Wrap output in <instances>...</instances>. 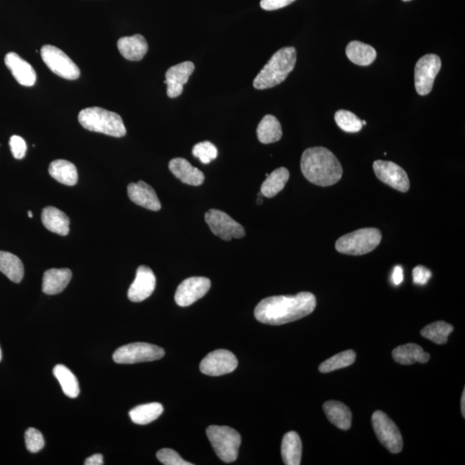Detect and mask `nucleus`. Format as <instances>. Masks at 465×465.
Masks as SVG:
<instances>
[{
	"instance_id": "32",
	"label": "nucleus",
	"mask_w": 465,
	"mask_h": 465,
	"mask_svg": "<svg viewBox=\"0 0 465 465\" xmlns=\"http://www.w3.org/2000/svg\"><path fill=\"white\" fill-rule=\"evenodd\" d=\"M62 386L64 394L70 398H76L80 395V385L76 375L63 365H55L53 371Z\"/></svg>"
},
{
	"instance_id": "20",
	"label": "nucleus",
	"mask_w": 465,
	"mask_h": 465,
	"mask_svg": "<svg viewBox=\"0 0 465 465\" xmlns=\"http://www.w3.org/2000/svg\"><path fill=\"white\" fill-rule=\"evenodd\" d=\"M117 48L124 58L132 62L143 60L148 51L147 41L139 34L120 38L117 42Z\"/></svg>"
},
{
	"instance_id": "24",
	"label": "nucleus",
	"mask_w": 465,
	"mask_h": 465,
	"mask_svg": "<svg viewBox=\"0 0 465 465\" xmlns=\"http://www.w3.org/2000/svg\"><path fill=\"white\" fill-rule=\"evenodd\" d=\"M326 417L335 427L342 430H349L351 425V412L345 404L337 401H328L323 405Z\"/></svg>"
},
{
	"instance_id": "49",
	"label": "nucleus",
	"mask_w": 465,
	"mask_h": 465,
	"mask_svg": "<svg viewBox=\"0 0 465 465\" xmlns=\"http://www.w3.org/2000/svg\"><path fill=\"white\" fill-rule=\"evenodd\" d=\"M403 1H410V0H403Z\"/></svg>"
},
{
	"instance_id": "34",
	"label": "nucleus",
	"mask_w": 465,
	"mask_h": 465,
	"mask_svg": "<svg viewBox=\"0 0 465 465\" xmlns=\"http://www.w3.org/2000/svg\"><path fill=\"white\" fill-rule=\"evenodd\" d=\"M355 360H356V353L354 351H344L323 362L319 367V371L322 374H328V372L340 370V369L349 367L354 363Z\"/></svg>"
},
{
	"instance_id": "36",
	"label": "nucleus",
	"mask_w": 465,
	"mask_h": 465,
	"mask_svg": "<svg viewBox=\"0 0 465 465\" xmlns=\"http://www.w3.org/2000/svg\"><path fill=\"white\" fill-rule=\"evenodd\" d=\"M193 154L203 164H209L218 157V150L211 141H203L194 146Z\"/></svg>"
},
{
	"instance_id": "30",
	"label": "nucleus",
	"mask_w": 465,
	"mask_h": 465,
	"mask_svg": "<svg viewBox=\"0 0 465 465\" xmlns=\"http://www.w3.org/2000/svg\"><path fill=\"white\" fill-rule=\"evenodd\" d=\"M290 179V172L286 168L274 170L271 175L266 177L262 184L261 193L263 196L272 198L278 195L285 188Z\"/></svg>"
},
{
	"instance_id": "27",
	"label": "nucleus",
	"mask_w": 465,
	"mask_h": 465,
	"mask_svg": "<svg viewBox=\"0 0 465 465\" xmlns=\"http://www.w3.org/2000/svg\"><path fill=\"white\" fill-rule=\"evenodd\" d=\"M346 54L351 62L362 67L371 65L377 58V51L374 47L358 41L347 45Z\"/></svg>"
},
{
	"instance_id": "28",
	"label": "nucleus",
	"mask_w": 465,
	"mask_h": 465,
	"mask_svg": "<svg viewBox=\"0 0 465 465\" xmlns=\"http://www.w3.org/2000/svg\"><path fill=\"white\" fill-rule=\"evenodd\" d=\"M49 175L58 182L66 186H76L78 182L76 166L65 159H58L51 162L49 168Z\"/></svg>"
},
{
	"instance_id": "13",
	"label": "nucleus",
	"mask_w": 465,
	"mask_h": 465,
	"mask_svg": "<svg viewBox=\"0 0 465 465\" xmlns=\"http://www.w3.org/2000/svg\"><path fill=\"white\" fill-rule=\"evenodd\" d=\"M376 176L383 183L393 189L407 193L410 188V181L405 170L392 161H376L374 163Z\"/></svg>"
},
{
	"instance_id": "42",
	"label": "nucleus",
	"mask_w": 465,
	"mask_h": 465,
	"mask_svg": "<svg viewBox=\"0 0 465 465\" xmlns=\"http://www.w3.org/2000/svg\"><path fill=\"white\" fill-rule=\"evenodd\" d=\"M404 279L403 270L402 266L396 265L392 272V282L396 286H398L403 283Z\"/></svg>"
},
{
	"instance_id": "23",
	"label": "nucleus",
	"mask_w": 465,
	"mask_h": 465,
	"mask_svg": "<svg viewBox=\"0 0 465 465\" xmlns=\"http://www.w3.org/2000/svg\"><path fill=\"white\" fill-rule=\"evenodd\" d=\"M392 357L397 363L404 365H413L417 362L425 364L430 360V355L425 353L421 346L414 343L397 346L392 351Z\"/></svg>"
},
{
	"instance_id": "7",
	"label": "nucleus",
	"mask_w": 465,
	"mask_h": 465,
	"mask_svg": "<svg viewBox=\"0 0 465 465\" xmlns=\"http://www.w3.org/2000/svg\"><path fill=\"white\" fill-rule=\"evenodd\" d=\"M165 351L152 344L137 342L121 346L113 354L117 364L131 365L161 360Z\"/></svg>"
},
{
	"instance_id": "22",
	"label": "nucleus",
	"mask_w": 465,
	"mask_h": 465,
	"mask_svg": "<svg viewBox=\"0 0 465 465\" xmlns=\"http://www.w3.org/2000/svg\"><path fill=\"white\" fill-rule=\"evenodd\" d=\"M42 221L49 231L62 236H66L69 233V218L58 208L49 206L42 209Z\"/></svg>"
},
{
	"instance_id": "11",
	"label": "nucleus",
	"mask_w": 465,
	"mask_h": 465,
	"mask_svg": "<svg viewBox=\"0 0 465 465\" xmlns=\"http://www.w3.org/2000/svg\"><path fill=\"white\" fill-rule=\"evenodd\" d=\"M440 69L441 60L437 55H425L418 60L414 69V84L419 95L430 94Z\"/></svg>"
},
{
	"instance_id": "16",
	"label": "nucleus",
	"mask_w": 465,
	"mask_h": 465,
	"mask_svg": "<svg viewBox=\"0 0 465 465\" xmlns=\"http://www.w3.org/2000/svg\"><path fill=\"white\" fill-rule=\"evenodd\" d=\"M195 65L191 62H184L170 67L166 73L165 84L168 86V96L170 98L179 97L182 94L184 85L193 74Z\"/></svg>"
},
{
	"instance_id": "33",
	"label": "nucleus",
	"mask_w": 465,
	"mask_h": 465,
	"mask_svg": "<svg viewBox=\"0 0 465 465\" xmlns=\"http://www.w3.org/2000/svg\"><path fill=\"white\" fill-rule=\"evenodd\" d=\"M453 326L445 322H436L425 326L421 330V335L431 342L444 345L448 340V337L453 331Z\"/></svg>"
},
{
	"instance_id": "8",
	"label": "nucleus",
	"mask_w": 465,
	"mask_h": 465,
	"mask_svg": "<svg viewBox=\"0 0 465 465\" xmlns=\"http://www.w3.org/2000/svg\"><path fill=\"white\" fill-rule=\"evenodd\" d=\"M42 60L56 76L63 79L73 80L80 76V71L76 63L65 53L52 45H44L41 49Z\"/></svg>"
},
{
	"instance_id": "37",
	"label": "nucleus",
	"mask_w": 465,
	"mask_h": 465,
	"mask_svg": "<svg viewBox=\"0 0 465 465\" xmlns=\"http://www.w3.org/2000/svg\"><path fill=\"white\" fill-rule=\"evenodd\" d=\"M26 444L29 452L37 453L44 448L45 440L40 431H38L37 429L30 428L26 432Z\"/></svg>"
},
{
	"instance_id": "35",
	"label": "nucleus",
	"mask_w": 465,
	"mask_h": 465,
	"mask_svg": "<svg viewBox=\"0 0 465 465\" xmlns=\"http://www.w3.org/2000/svg\"><path fill=\"white\" fill-rule=\"evenodd\" d=\"M335 122L340 129L347 133L360 132L363 128L362 121L354 113L340 109L335 113Z\"/></svg>"
},
{
	"instance_id": "31",
	"label": "nucleus",
	"mask_w": 465,
	"mask_h": 465,
	"mask_svg": "<svg viewBox=\"0 0 465 465\" xmlns=\"http://www.w3.org/2000/svg\"><path fill=\"white\" fill-rule=\"evenodd\" d=\"M164 411V407L159 403L143 404L134 407L130 411V417L134 423L147 425L158 419Z\"/></svg>"
},
{
	"instance_id": "26",
	"label": "nucleus",
	"mask_w": 465,
	"mask_h": 465,
	"mask_svg": "<svg viewBox=\"0 0 465 465\" xmlns=\"http://www.w3.org/2000/svg\"><path fill=\"white\" fill-rule=\"evenodd\" d=\"M257 136L263 144L274 143L281 139L283 131L279 119L272 115L263 117L257 128Z\"/></svg>"
},
{
	"instance_id": "17",
	"label": "nucleus",
	"mask_w": 465,
	"mask_h": 465,
	"mask_svg": "<svg viewBox=\"0 0 465 465\" xmlns=\"http://www.w3.org/2000/svg\"><path fill=\"white\" fill-rule=\"evenodd\" d=\"M128 195L133 203L141 207L152 211H159L161 209V201L159 200L155 191L143 181L130 184L128 186Z\"/></svg>"
},
{
	"instance_id": "47",
	"label": "nucleus",
	"mask_w": 465,
	"mask_h": 465,
	"mask_svg": "<svg viewBox=\"0 0 465 465\" xmlns=\"http://www.w3.org/2000/svg\"><path fill=\"white\" fill-rule=\"evenodd\" d=\"M2 360V351L1 349H0V361Z\"/></svg>"
},
{
	"instance_id": "1",
	"label": "nucleus",
	"mask_w": 465,
	"mask_h": 465,
	"mask_svg": "<svg viewBox=\"0 0 465 465\" xmlns=\"http://www.w3.org/2000/svg\"><path fill=\"white\" fill-rule=\"evenodd\" d=\"M317 298L310 292L295 296H274L265 298L255 308V318L268 325H283L300 320L313 313Z\"/></svg>"
},
{
	"instance_id": "40",
	"label": "nucleus",
	"mask_w": 465,
	"mask_h": 465,
	"mask_svg": "<svg viewBox=\"0 0 465 465\" xmlns=\"http://www.w3.org/2000/svg\"><path fill=\"white\" fill-rule=\"evenodd\" d=\"M432 277L430 270L423 265H418L413 270L414 283L419 286H425Z\"/></svg>"
},
{
	"instance_id": "45",
	"label": "nucleus",
	"mask_w": 465,
	"mask_h": 465,
	"mask_svg": "<svg viewBox=\"0 0 465 465\" xmlns=\"http://www.w3.org/2000/svg\"><path fill=\"white\" fill-rule=\"evenodd\" d=\"M262 203H263V200H262V198H260V197H258V200H257V204H258V205H261V204H262Z\"/></svg>"
},
{
	"instance_id": "38",
	"label": "nucleus",
	"mask_w": 465,
	"mask_h": 465,
	"mask_svg": "<svg viewBox=\"0 0 465 465\" xmlns=\"http://www.w3.org/2000/svg\"><path fill=\"white\" fill-rule=\"evenodd\" d=\"M157 459L159 462L165 465H193L190 462L184 460L179 456V454L176 453L175 450L164 448L159 450L157 454Z\"/></svg>"
},
{
	"instance_id": "21",
	"label": "nucleus",
	"mask_w": 465,
	"mask_h": 465,
	"mask_svg": "<svg viewBox=\"0 0 465 465\" xmlns=\"http://www.w3.org/2000/svg\"><path fill=\"white\" fill-rule=\"evenodd\" d=\"M69 269H49L42 279V291L47 295H56L66 289L72 279Z\"/></svg>"
},
{
	"instance_id": "9",
	"label": "nucleus",
	"mask_w": 465,
	"mask_h": 465,
	"mask_svg": "<svg viewBox=\"0 0 465 465\" xmlns=\"http://www.w3.org/2000/svg\"><path fill=\"white\" fill-rule=\"evenodd\" d=\"M371 420L379 441L392 453L402 452L403 437L395 422L382 411H376Z\"/></svg>"
},
{
	"instance_id": "10",
	"label": "nucleus",
	"mask_w": 465,
	"mask_h": 465,
	"mask_svg": "<svg viewBox=\"0 0 465 465\" xmlns=\"http://www.w3.org/2000/svg\"><path fill=\"white\" fill-rule=\"evenodd\" d=\"M204 218L211 232L223 240L229 241L233 238L240 239L246 234L243 227L239 222L219 209H209L206 213Z\"/></svg>"
},
{
	"instance_id": "46",
	"label": "nucleus",
	"mask_w": 465,
	"mask_h": 465,
	"mask_svg": "<svg viewBox=\"0 0 465 465\" xmlns=\"http://www.w3.org/2000/svg\"><path fill=\"white\" fill-rule=\"evenodd\" d=\"M28 216H29V218H33V214H32L31 211H28Z\"/></svg>"
},
{
	"instance_id": "3",
	"label": "nucleus",
	"mask_w": 465,
	"mask_h": 465,
	"mask_svg": "<svg viewBox=\"0 0 465 465\" xmlns=\"http://www.w3.org/2000/svg\"><path fill=\"white\" fill-rule=\"evenodd\" d=\"M297 62V51L294 47L279 49L255 77L254 88L258 90L272 88L281 84L289 76Z\"/></svg>"
},
{
	"instance_id": "19",
	"label": "nucleus",
	"mask_w": 465,
	"mask_h": 465,
	"mask_svg": "<svg viewBox=\"0 0 465 465\" xmlns=\"http://www.w3.org/2000/svg\"><path fill=\"white\" fill-rule=\"evenodd\" d=\"M169 169L177 179L184 184L200 186L204 183L205 177L200 169L194 168L186 159L175 158L169 162Z\"/></svg>"
},
{
	"instance_id": "44",
	"label": "nucleus",
	"mask_w": 465,
	"mask_h": 465,
	"mask_svg": "<svg viewBox=\"0 0 465 465\" xmlns=\"http://www.w3.org/2000/svg\"><path fill=\"white\" fill-rule=\"evenodd\" d=\"M461 411H462L463 417H465V389H464L462 398H461Z\"/></svg>"
},
{
	"instance_id": "48",
	"label": "nucleus",
	"mask_w": 465,
	"mask_h": 465,
	"mask_svg": "<svg viewBox=\"0 0 465 465\" xmlns=\"http://www.w3.org/2000/svg\"><path fill=\"white\" fill-rule=\"evenodd\" d=\"M362 124H363V125H367V123L365 122V121H362Z\"/></svg>"
},
{
	"instance_id": "43",
	"label": "nucleus",
	"mask_w": 465,
	"mask_h": 465,
	"mask_svg": "<svg viewBox=\"0 0 465 465\" xmlns=\"http://www.w3.org/2000/svg\"><path fill=\"white\" fill-rule=\"evenodd\" d=\"M85 464L86 465H102L104 464V459H103V455L101 454H95L89 457L88 459L85 461Z\"/></svg>"
},
{
	"instance_id": "5",
	"label": "nucleus",
	"mask_w": 465,
	"mask_h": 465,
	"mask_svg": "<svg viewBox=\"0 0 465 465\" xmlns=\"http://www.w3.org/2000/svg\"><path fill=\"white\" fill-rule=\"evenodd\" d=\"M382 233L378 229L365 228L345 234L335 243L340 254L360 256L374 251L381 243Z\"/></svg>"
},
{
	"instance_id": "29",
	"label": "nucleus",
	"mask_w": 465,
	"mask_h": 465,
	"mask_svg": "<svg viewBox=\"0 0 465 465\" xmlns=\"http://www.w3.org/2000/svg\"><path fill=\"white\" fill-rule=\"evenodd\" d=\"M0 272L10 281L19 283L22 281L24 268L20 258L8 252L0 251Z\"/></svg>"
},
{
	"instance_id": "12",
	"label": "nucleus",
	"mask_w": 465,
	"mask_h": 465,
	"mask_svg": "<svg viewBox=\"0 0 465 465\" xmlns=\"http://www.w3.org/2000/svg\"><path fill=\"white\" fill-rule=\"evenodd\" d=\"M238 367V360L231 351L216 350L209 353L200 364L202 374L212 377L231 374Z\"/></svg>"
},
{
	"instance_id": "15",
	"label": "nucleus",
	"mask_w": 465,
	"mask_h": 465,
	"mask_svg": "<svg viewBox=\"0 0 465 465\" xmlns=\"http://www.w3.org/2000/svg\"><path fill=\"white\" fill-rule=\"evenodd\" d=\"M155 286V273L148 266L141 265L137 269L136 279L128 291V297L133 303H140L151 296Z\"/></svg>"
},
{
	"instance_id": "4",
	"label": "nucleus",
	"mask_w": 465,
	"mask_h": 465,
	"mask_svg": "<svg viewBox=\"0 0 465 465\" xmlns=\"http://www.w3.org/2000/svg\"><path fill=\"white\" fill-rule=\"evenodd\" d=\"M79 122L84 129L109 137L120 138L127 132L122 117L100 107L82 109L79 114Z\"/></svg>"
},
{
	"instance_id": "39",
	"label": "nucleus",
	"mask_w": 465,
	"mask_h": 465,
	"mask_svg": "<svg viewBox=\"0 0 465 465\" xmlns=\"http://www.w3.org/2000/svg\"><path fill=\"white\" fill-rule=\"evenodd\" d=\"M10 147L14 158L22 159L26 155L27 145L26 141L19 136H13L10 139Z\"/></svg>"
},
{
	"instance_id": "18",
	"label": "nucleus",
	"mask_w": 465,
	"mask_h": 465,
	"mask_svg": "<svg viewBox=\"0 0 465 465\" xmlns=\"http://www.w3.org/2000/svg\"><path fill=\"white\" fill-rule=\"evenodd\" d=\"M5 62L17 82L24 87L34 86L37 81V73L30 63L14 52H10L6 55Z\"/></svg>"
},
{
	"instance_id": "41",
	"label": "nucleus",
	"mask_w": 465,
	"mask_h": 465,
	"mask_svg": "<svg viewBox=\"0 0 465 465\" xmlns=\"http://www.w3.org/2000/svg\"><path fill=\"white\" fill-rule=\"evenodd\" d=\"M296 0H261V7L265 10H275L288 6Z\"/></svg>"
},
{
	"instance_id": "25",
	"label": "nucleus",
	"mask_w": 465,
	"mask_h": 465,
	"mask_svg": "<svg viewBox=\"0 0 465 465\" xmlns=\"http://www.w3.org/2000/svg\"><path fill=\"white\" fill-rule=\"evenodd\" d=\"M303 453V446L299 435L296 432H290L283 436L281 453L283 463L286 465H299Z\"/></svg>"
},
{
	"instance_id": "14",
	"label": "nucleus",
	"mask_w": 465,
	"mask_h": 465,
	"mask_svg": "<svg viewBox=\"0 0 465 465\" xmlns=\"http://www.w3.org/2000/svg\"><path fill=\"white\" fill-rule=\"evenodd\" d=\"M211 286V280L204 277H193L184 280L176 290V304L180 307L190 306L204 297Z\"/></svg>"
},
{
	"instance_id": "6",
	"label": "nucleus",
	"mask_w": 465,
	"mask_h": 465,
	"mask_svg": "<svg viewBox=\"0 0 465 465\" xmlns=\"http://www.w3.org/2000/svg\"><path fill=\"white\" fill-rule=\"evenodd\" d=\"M206 432L220 459L225 463L237 459L241 443L239 432L226 425H211Z\"/></svg>"
},
{
	"instance_id": "2",
	"label": "nucleus",
	"mask_w": 465,
	"mask_h": 465,
	"mask_svg": "<svg viewBox=\"0 0 465 465\" xmlns=\"http://www.w3.org/2000/svg\"><path fill=\"white\" fill-rule=\"evenodd\" d=\"M301 173L315 186L328 187L342 179V164L328 148L315 147L306 149L301 155Z\"/></svg>"
}]
</instances>
